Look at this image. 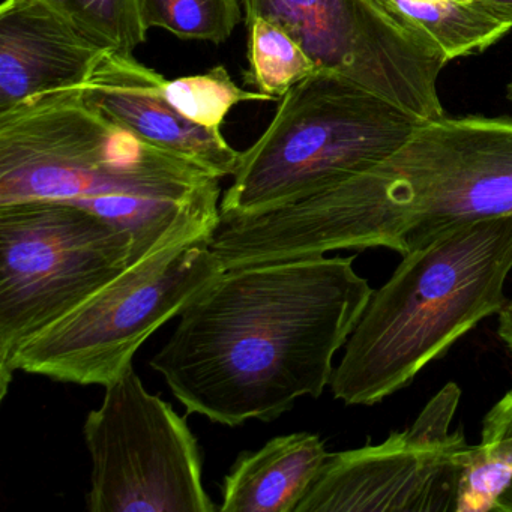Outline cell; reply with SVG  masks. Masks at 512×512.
I'll list each match as a JSON object with an SVG mask.
<instances>
[{"mask_svg":"<svg viewBox=\"0 0 512 512\" xmlns=\"http://www.w3.org/2000/svg\"><path fill=\"white\" fill-rule=\"evenodd\" d=\"M353 260L224 269L182 311L152 370L187 413L227 427L274 421L299 398L320 397L373 293Z\"/></svg>","mask_w":512,"mask_h":512,"instance_id":"1","label":"cell"},{"mask_svg":"<svg viewBox=\"0 0 512 512\" xmlns=\"http://www.w3.org/2000/svg\"><path fill=\"white\" fill-rule=\"evenodd\" d=\"M164 95L184 118L209 130H221L224 119L236 104L277 101L260 92L239 88L224 67H214L196 76L166 80Z\"/></svg>","mask_w":512,"mask_h":512,"instance_id":"17","label":"cell"},{"mask_svg":"<svg viewBox=\"0 0 512 512\" xmlns=\"http://www.w3.org/2000/svg\"><path fill=\"white\" fill-rule=\"evenodd\" d=\"M106 47L40 0L0 7V113L91 79Z\"/></svg>","mask_w":512,"mask_h":512,"instance_id":"12","label":"cell"},{"mask_svg":"<svg viewBox=\"0 0 512 512\" xmlns=\"http://www.w3.org/2000/svg\"><path fill=\"white\" fill-rule=\"evenodd\" d=\"M422 119L340 74L317 70L280 100L265 133L241 152L221 223L298 202L382 161Z\"/></svg>","mask_w":512,"mask_h":512,"instance_id":"5","label":"cell"},{"mask_svg":"<svg viewBox=\"0 0 512 512\" xmlns=\"http://www.w3.org/2000/svg\"><path fill=\"white\" fill-rule=\"evenodd\" d=\"M499 217H512V118L442 116L356 175L221 223L209 248L224 269L338 250L403 257L455 227Z\"/></svg>","mask_w":512,"mask_h":512,"instance_id":"2","label":"cell"},{"mask_svg":"<svg viewBox=\"0 0 512 512\" xmlns=\"http://www.w3.org/2000/svg\"><path fill=\"white\" fill-rule=\"evenodd\" d=\"M104 389L83 425L92 460L88 511H218L187 419L146 391L133 367Z\"/></svg>","mask_w":512,"mask_h":512,"instance_id":"8","label":"cell"},{"mask_svg":"<svg viewBox=\"0 0 512 512\" xmlns=\"http://www.w3.org/2000/svg\"><path fill=\"white\" fill-rule=\"evenodd\" d=\"M479 4L512 26V0H478Z\"/></svg>","mask_w":512,"mask_h":512,"instance_id":"21","label":"cell"},{"mask_svg":"<svg viewBox=\"0 0 512 512\" xmlns=\"http://www.w3.org/2000/svg\"><path fill=\"white\" fill-rule=\"evenodd\" d=\"M166 80L131 53L107 50L80 91L92 106L152 145L203 167L218 179L235 175L241 152L227 143L221 130L184 118L164 95Z\"/></svg>","mask_w":512,"mask_h":512,"instance_id":"11","label":"cell"},{"mask_svg":"<svg viewBox=\"0 0 512 512\" xmlns=\"http://www.w3.org/2000/svg\"><path fill=\"white\" fill-rule=\"evenodd\" d=\"M506 94H508L509 101H512V80L509 82L508 88H506Z\"/></svg>","mask_w":512,"mask_h":512,"instance_id":"22","label":"cell"},{"mask_svg":"<svg viewBox=\"0 0 512 512\" xmlns=\"http://www.w3.org/2000/svg\"><path fill=\"white\" fill-rule=\"evenodd\" d=\"M86 37L116 52L131 53L146 43L148 29L137 0H40Z\"/></svg>","mask_w":512,"mask_h":512,"instance_id":"18","label":"cell"},{"mask_svg":"<svg viewBox=\"0 0 512 512\" xmlns=\"http://www.w3.org/2000/svg\"><path fill=\"white\" fill-rule=\"evenodd\" d=\"M373 4L398 28L439 53L446 64L485 52L512 29L478 0H373Z\"/></svg>","mask_w":512,"mask_h":512,"instance_id":"14","label":"cell"},{"mask_svg":"<svg viewBox=\"0 0 512 512\" xmlns=\"http://www.w3.org/2000/svg\"><path fill=\"white\" fill-rule=\"evenodd\" d=\"M479 445L508 475L499 512H512V388L484 416Z\"/></svg>","mask_w":512,"mask_h":512,"instance_id":"19","label":"cell"},{"mask_svg":"<svg viewBox=\"0 0 512 512\" xmlns=\"http://www.w3.org/2000/svg\"><path fill=\"white\" fill-rule=\"evenodd\" d=\"M224 271L208 242L167 245L137 262L79 307L29 338L13 373L107 386L133 367L137 350Z\"/></svg>","mask_w":512,"mask_h":512,"instance_id":"7","label":"cell"},{"mask_svg":"<svg viewBox=\"0 0 512 512\" xmlns=\"http://www.w3.org/2000/svg\"><path fill=\"white\" fill-rule=\"evenodd\" d=\"M313 433L274 437L257 451L242 452L221 485L223 512H296L328 458Z\"/></svg>","mask_w":512,"mask_h":512,"instance_id":"13","label":"cell"},{"mask_svg":"<svg viewBox=\"0 0 512 512\" xmlns=\"http://www.w3.org/2000/svg\"><path fill=\"white\" fill-rule=\"evenodd\" d=\"M512 217L455 227L403 256L373 290L334 370L347 406H373L415 380L461 337L506 304Z\"/></svg>","mask_w":512,"mask_h":512,"instance_id":"4","label":"cell"},{"mask_svg":"<svg viewBox=\"0 0 512 512\" xmlns=\"http://www.w3.org/2000/svg\"><path fill=\"white\" fill-rule=\"evenodd\" d=\"M133 245L127 230L70 203L0 206V400L23 343L121 275Z\"/></svg>","mask_w":512,"mask_h":512,"instance_id":"6","label":"cell"},{"mask_svg":"<svg viewBox=\"0 0 512 512\" xmlns=\"http://www.w3.org/2000/svg\"><path fill=\"white\" fill-rule=\"evenodd\" d=\"M248 68L244 85L280 101L293 86L319 68L301 44L277 23L263 17L245 20Z\"/></svg>","mask_w":512,"mask_h":512,"instance_id":"15","label":"cell"},{"mask_svg":"<svg viewBox=\"0 0 512 512\" xmlns=\"http://www.w3.org/2000/svg\"><path fill=\"white\" fill-rule=\"evenodd\" d=\"M497 335L512 352V299L497 313Z\"/></svg>","mask_w":512,"mask_h":512,"instance_id":"20","label":"cell"},{"mask_svg":"<svg viewBox=\"0 0 512 512\" xmlns=\"http://www.w3.org/2000/svg\"><path fill=\"white\" fill-rule=\"evenodd\" d=\"M220 181L113 121L80 88L0 113V206L86 209L130 233L131 263L179 242L209 244L221 226Z\"/></svg>","mask_w":512,"mask_h":512,"instance_id":"3","label":"cell"},{"mask_svg":"<svg viewBox=\"0 0 512 512\" xmlns=\"http://www.w3.org/2000/svg\"><path fill=\"white\" fill-rule=\"evenodd\" d=\"M244 20L283 26L319 70L340 74L422 121L442 118L439 53L398 28L373 0H241Z\"/></svg>","mask_w":512,"mask_h":512,"instance_id":"10","label":"cell"},{"mask_svg":"<svg viewBox=\"0 0 512 512\" xmlns=\"http://www.w3.org/2000/svg\"><path fill=\"white\" fill-rule=\"evenodd\" d=\"M146 29H164L181 40L229 41L242 20L241 0H137Z\"/></svg>","mask_w":512,"mask_h":512,"instance_id":"16","label":"cell"},{"mask_svg":"<svg viewBox=\"0 0 512 512\" xmlns=\"http://www.w3.org/2000/svg\"><path fill=\"white\" fill-rule=\"evenodd\" d=\"M461 400L449 382L412 425L379 445L329 452L296 512H455L473 445L452 419Z\"/></svg>","mask_w":512,"mask_h":512,"instance_id":"9","label":"cell"}]
</instances>
